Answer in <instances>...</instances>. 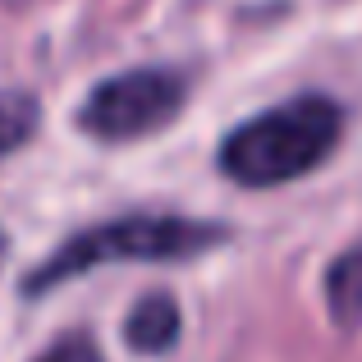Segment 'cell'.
Listing matches in <instances>:
<instances>
[{
	"instance_id": "obj_1",
	"label": "cell",
	"mask_w": 362,
	"mask_h": 362,
	"mask_svg": "<svg viewBox=\"0 0 362 362\" xmlns=\"http://www.w3.org/2000/svg\"><path fill=\"white\" fill-rule=\"evenodd\" d=\"M344 110L330 97H293L252 115L221 142V170L243 188H280L312 175L335 151Z\"/></svg>"
},
{
	"instance_id": "obj_7",
	"label": "cell",
	"mask_w": 362,
	"mask_h": 362,
	"mask_svg": "<svg viewBox=\"0 0 362 362\" xmlns=\"http://www.w3.org/2000/svg\"><path fill=\"white\" fill-rule=\"evenodd\" d=\"M37 362H106V358H101V349L92 344L88 335H69V339H60V344H51Z\"/></svg>"
},
{
	"instance_id": "obj_4",
	"label": "cell",
	"mask_w": 362,
	"mask_h": 362,
	"mask_svg": "<svg viewBox=\"0 0 362 362\" xmlns=\"http://www.w3.org/2000/svg\"><path fill=\"white\" fill-rule=\"evenodd\" d=\"M179 326H184L179 303L170 293H147L124 321V339L133 354H170L179 344Z\"/></svg>"
},
{
	"instance_id": "obj_6",
	"label": "cell",
	"mask_w": 362,
	"mask_h": 362,
	"mask_svg": "<svg viewBox=\"0 0 362 362\" xmlns=\"http://www.w3.org/2000/svg\"><path fill=\"white\" fill-rule=\"evenodd\" d=\"M37 101L28 92H0V151H14L37 129Z\"/></svg>"
},
{
	"instance_id": "obj_5",
	"label": "cell",
	"mask_w": 362,
	"mask_h": 362,
	"mask_svg": "<svg viewBox=\"0 0 362 362\" xmlns=\"http://www.w3.org/2000/svg\"><path fill=\"white\" fill-rule=\"evenodd\" d=\"M326 312L339 330L362 326V243L344 247L326 271Z\"/></svg>"
},
{
	"instance_id": "obj_8",
	"label": "cell",
	"mask_w": 362,
	"mask_h": 362,
	"mask_svg": "<svg viewBox=\"0 0 362 362\" xmlns=\"http://www.w3.org/2000/svg\"><path fill=\"white\" fill-rule=\"evenodd\" d=\"M0 257H5V234H0Z\"/></svg>"
},
{
	"instance_id": "obj_2",
	"label": "cell",
	"mask_w": 362,
	"mask_h": 362,
	"mask_svg": "<svg viewBox=\"0 0 362 362\" xmlns=\"http://www.w3.org/2000/svg\"><path fill=\"white\" fill-rule=\"evenodd\" d=\"M230 239V230L216 221H188V216H124V221L97 225L88 234H74L60 243L33 275L23 293H46L64 280L97 271L110 262H188Z\"/></svg>"
},
{
	"instance_id": "obj_3",
	"label": "cell",
	"mask_w": 362,
	"mask_h": 362,
	"mask_svg": "<svg viewBox=\"0 0 362 362\" xmlns=\"http://www.w3.org/2000/svg\"><path fill=\"white\" fill-rule=\"evenodd\" d=\"M188 97L184 74L175 69H129L97 83L78 106V129L97 142H133L165 129Z\"/></svg>"
}]
</instances>
